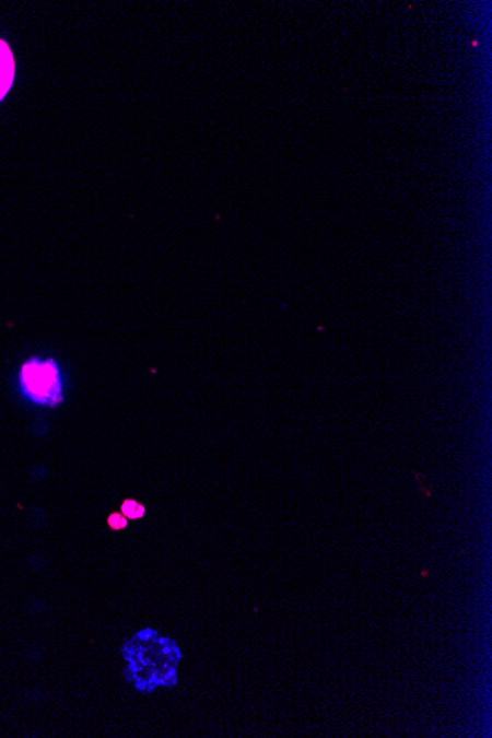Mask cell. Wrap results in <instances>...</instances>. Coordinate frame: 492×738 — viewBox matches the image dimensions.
<instances>
[{
	"mask_svg": "<svg viewBox=\"0 0 492 738\" xmlns=\"http://www.w3.org/2000/svg\"><path fill=\"white\" fill-rule=\"evenodd\" d=\"M15 79L14 55L5 42L0 40V101L10 92Z\"/></svg>",
	"mask_w": 492,
	"mask_h": 738,
	"instance_id": "3957f363",
	"label": "cell"
},
{
	"mask_svg": "<svg viewBox=\"0 0 492 738\" xmlns=\"http://www.w3.org/2000/svg\"><path fill=\"white\" fill-rule=\"evenodd\" d=\"M122 513L127 517H130V519H139V517L143 516V513H145V507L142 506V504L136 503L134 500H127L125 504H122Z\"/></svg>",
	"mask_w": 492,
	"mask_h": 738,
	"instance_id": "277c9868",
	"label": "cell"
},
{
	"mask_svg": "<svg viewBox=\"0 0 492 738\" xmlns=\"http://www.w3.org/2000/svg\"><path fill=\"white\" fill-rule=\"evenodd\" d=\"M109 525H112L114 529H121L126 526V519L120 515H113L109 517Z\"/></svg>",
	"mask_w": 492,
	"mask_h": 738,
	"instance_id": "5b68a950",
	"label": "cell"
},
{
	"mask_svg": "<svg viewBox=\"0 0 492 738\" xmlns=\"http://www.w3.org/2000/svg\"><path fill=\"white\" fill-rule=\"evenodd\" d=\"M121 653L127 681L136 690L151 693L177 684L181 653L173 640L161 637L154 630H142L122 644Z\"/></svg>",
	"mask_w": 492,
	"mask_h": 738,
	"instance_id": "6da1fadb",
	"label": "cell"
},
{
	"mask_svg": "<svg viewBox=\"0 0 492 738\" xmlns=\"http://www.w3.org/2000/svg\"><path fill=\"white\" fill-rule=\"evenodd\" d=\"M20 391L25 400L42 407H54L62 401V376L57 362L50 359H30L19 373Z\"/></svg>",
	"mask_w": 492,
	"mask_h": 738,
	"instance_id": "7a4b0ae2",
	"label": "cell"
}]
</instances>
